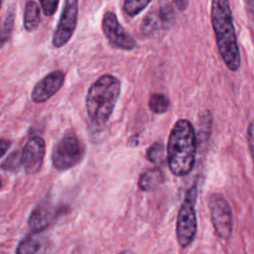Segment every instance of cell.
Segmentation results:
<instances>
[{
    "instance_id": "12",
    "label": "cell",
    "mask_w": 254,
    "mask_h": 254,
    "mask_svg": "<svg viewBox=\"0 0 254 254\" xmlns=\"http://www.w3.org/2000/svg\"><path fill=\"white\" fill-rule=\"evenodd\" d=\"M60 211V208L50 199L39 202L28 218L30 229L33 232H42L55 222Z\"/></svg>"
},
{
    "instance_id": "17",
    "label": "cell",
    "mask_w": 254,
    "mask_h": 254,
    "mask_svg": "<svg viewBox=\"0 0 254 254\" xmlns=\"http://www.w3.org/2000/svg\"><path fill=\"white\" fill-rule=\"evenodd\" d=\"M149 108L156 114H163L170 107V99L163 93H153L148 101Z\"/></svg>"
},
{
    "instance_id": "7",
    "label": "cell",
    "mask_w": 254,
    "mask_h": 254,
    "mask_svg": "<svg viewBox=\"0 0 254 254\" xmlns=\"http://www.w3.org/2000/svg\"><path fill=\"white\" fill-rule=\"evenodd\" d=\"M78 19V1L64 0V8L58 22V26L53 34L52 44L55 48L65 46L75 31Z\"/></svg>"
},
{
    "instance_id": "23",
    "label": "cell",
    "mask_w": 254,
    "mask_h": 254,
    "mask_svg": "<svg viewBox=\"0 0 254 254\" xmlns=\"http://www.w3.org/2000/svg\"><path fill=\"white\" fill-rule=\"evenodd\" d=\"M11 146V141L7 139H0V158H2Z\"/></svg>"
},
{
    "instance_id": "21",
    "label": "cell",
    "mask_w": 254,
    "mask_h": 254,
    "mask_svg": "<svg viewBox=\"0 0 254 254\" xmlns=\"http://www.w3.org/2000/svg\"><path fill=\"white\" fill-rule=\"evenodd\" d=\"M0 168L6 172H16L21 168L20 163V152L14 151L11 153L0 165Z\"/></svg>"
},
{
    "instance_id": "11",
    "label": "cell",
    "mask_w": 254,
    "mask_h": 254,
    "mask_svg": "<svg viewBox=\"0 0 254 254\" xmlns=\"http://www.w3.org/2000/svg\"><path fill=\"white\" fill-rule=\"evenodd\" d=\"M175 18V12L170 5H164L150 11L143 19L141 32L144 36H153L168 28Z\"/></svg>"
},
{
    "instance_id": "26",
    "label": "cell",
    "mask_w": 254,
    "mask_h": 254,
    "mask_svg": "<svg viewBox=\"0 0 254 254\" xmlns=\"http://www.w3.org/2000/svg\"><path fill=\"white\" fill-rule=\"evenodd\" d=\"M119 254H133V253L131 251H129V250H124V251L120 252Z\"/></svg>"
},
{
    "instance_id": "5",
    "label": "cell",
    "mask_w": 254,
    "mask_h": 254,
    "mask_svg": "<svg viewBox=\"0 0 254 254\" xmlns=\"http://www.w3.org/2000/svg\"><path fill=\"white\" fill-rule=\"evenodd\" d=\"M85 154V147L74 131H66L55 144L52 151V164L58 171H66L78 165Z\"/></svg>"
},
{
    "instance_id": "22",
    "label": "cell",
    "mask_w": 254,
    "mask_h": 254,
    "mask_svg": "<svg viewBox=\"0 0 254 254\" xmlns=\"http://www.w3.org/2000/svg\"><path fill=\"white\" fill-rule=\"evenodd\" d=\"M45 16H53L58 10L60 0H39Z\"/></svg>"
},
{
    "instance_id": "1",
    "label": "cell",
    "mask_w": 254,
    "mask_h": 254,
    "mask_svg": "<svg viewBox=\"0 0 254 254\" xmlns=\"http://www.w3.org/2000/svg\"><path fill=\"white\" fill-rule=\"evenodd\" d=\"M210 21L219 56L231 71L239 69L241 57L229 0H211Z\"/></svg>"
},
{
    "instance_id": "14",
    "label": "cell",
    "mask_w": 254,
    "mask_h": 254,
    "mask_svg": "<svg viewBox=\"0 0 254 254\" xmlns=\"http://www.w3.org/2000/svg\"><path fill=\"white\" fill-rule=\"evenodd\" d=\"M41 23V13L39 5L33 1L29 0L25 5L23 24L24 28L28 32L36 30Z\"/></svg>"
},
{
    "instance_id": "28",
    "label": "cell",
    "mask_w": 254,
    "mask_h": 254,
    "mask_svg": "<svg viewBox=\"0 0 254 254\" xmlns=\"http://www.w3.org/2000/svg\"><path fill=\"white\" fill-rule=\"evenodd\" d=\"M1 2H2V1H1V0H0V7H1Z\"/></svg>"
},
{
    "instance_id": "15",
    "label": "cell",
    "mask_w": 254,
    "mask_h": 254,
    "mask_svg": "<svg viewBox=\"0 0 254 254\" xmlns=\"http://www.w3.org/2000/svg\"><path fill=\"white\" fill-rule=\"evenodd\" d=\"M163 182V173L159 169H151L144 172L139 180L138 186L144 191H149L157 188Z\"/></svg>"
},
{
    "instance_id": "3",
    "label": "cell",
    "mask_w": 254,
    "mask_h": 254,
    "mask_svg": "<svg viewBox=\"0 0 254 254\" xmlns=\"http://www.w3.org/2000/svg\"><path fill=\"white\" fill-rule=\"evenodd\" d=\"M120 93V79L109 73L102 74L89 86L85 97V108L94 126L102 127L109 121Z\"/></svg>"
},
{
    "instance_id": "27",
    "label": "cell",
    "mask_w": 254,
    "mask_h": 254,
    "mask_svg": "<svg viewBox=\"0 0 254 254\" xmlns=\"http://www.w3.org/2000/svg\"><path fill=\"white\" fill-rule=\"evenodd\" d=\"M1 187H2V180L0 179V189H1Z\"/></svg>"
},
{
    "instance_id": "8",
    "label": "cell",
    "mask_w": 254,
    "mask_h": 254,
    "mask_svg": "<svg viewBox=\"0 0 254 254\" xmlns=\"http://www.w3.org/2000/svg\"><path fill=\"white\" fill-rule=\"evenodd\" d=\"M101 29L110 45L123 51H132L137 47L135 39L123 28L112 11H106L101 21Z\"/></svg>"
},
{
    "instance_id": "24",
    "label": "cell",
    "mask_w": 254,
    "mask_h": 254,
    "mask_svg": "<svg viewBox=\"0 0 254 254\" xmlns=\"http://www.w3.org/2000/svg\"><path fill=\"white\" fill-rule=\"evenodd\" d=\"M173 2L175 4L176 8L181 12L186 11L190 4V0H173Z\"/></svg>"
},
{
    "instance_id": "20",
    "label": "cell",
    "mask_w": 254,
    "mask_h": 254,
    "mask_svg": "<svg viewBox=\"0 0 254 254\" xmlns=\"http://www.w3.org/2000/svg\"><path fill=\"white\" fill-rule=\"evenodd\" d=\"M164 157L165 149L164 146L159 142L153 143L146 152V158L152 163H160L164 161Z\"/></svg>"
},
{
    "instance_id": "10",
    "label": "cell",
    "mask_w": 254,
    "mask_h": 254,
    "mask_svg": "<svg viewBox=\"0 0 254 254\" xmlns=\"http://www.w3.org/2000/svg\"><path fill=\"white\" fill-rule=\"evenodd\" d=\"M64 73L61 69L53 70L46 74L34 86L31 98L35 103H43L53 97L63 86Z\"/></svg>"
},
{
    "instance_id": "4",
    "label": "cell",
    "mask_w": 254,
    "mask_h": 254,
    "mask_svg": "<svg viewBox=\"0 0 254 254\" xmlns=\"http://www.w3.org/2000/svg\"><path fill=\"white\" fill-rule=\"evenodd\" d=\"M197 197V184H192L188 190L186 191L183 202L180 206L176 234L179 244L185 248L191 244L193 241L196 229H197V220H196V211H195V202Z\"/></svg>"
},
{
    "instance_id": "13",
    "label": "cell",
    "mask_w": 254,
    "mask_h": 254,
    "mask_svg": "<svg viewBox=\"0 0 254 254\" xmlns=\"http://www.w3.org/2000/svg\"><path fill=\"white\" fill-rule=\"evenodd\" d=\"M49 239L41 232H32L20 240L15 254H46Z\"/></svg>"
},
{
    "instance_id": "19",
    "label": "cell",
    "mask_w": 254,
    "mask_h": 254,
    "mask_svg": "<svg viewBox=\"0 0 254 254\" xmlns=\"http://www.w3.org/2000/svg\"><path fill=\"white\" fill-rule=\"evenodd\" d=\"M14 25L13 13H8L5 18L0 22V49L9 40Z\"/></svg>"
},
{
    "instance_id": "2",
    "label": "cell",
    "mask_w": 254,
    "mask_h": 254,
    "mask_svg": "<svg viewBox=\"0 0 254 254\" xmlns=\"http://www.w3.org/2000/svg\"><path fill=\"white\" fill-rule=\"evenodd\" d=\"M196 149L197 140L192 124L187 119H179L171 130L167 145V160L173 175L185 177L192 171Z\"/></svg>"
},
{
    "instance_id": "9",
    "label": "cell",
    "mask_w": 254,
    "mask_h": 254,
    "mask_svg": "<svg viewBox=\"0 0 254 254\" xmlns=\"http://www.w3.org/2000/svg\"><path fill=\"white\" fill-rule=\"evenodd\" d=\"M46 153V143L38 135L31 136L20 151V163L26 174L33 175L40 171Z\"/></svg>"
},
{
    "instance_id": "18",
    "label": "cell",
    "mask_w": 254,
    "mask_h": 254,
    "mask_svg": "<svg viewBox=\"0 0 254 254\" xmlns=\"http://www.w3.org/2000/svg\"><path fill=\"white\" fill-rule=\"evenodd\" d=\"M152 0H124L123 11L129 17H135L140 14Z\"/></svg>"
},
{
    "instance_id": "16",
    "label": "cell",
    "mask_w": 254,
    "mask_h": 254,
    "mask_svg": "<svg viewBox=\"0 0 254 254\" xmlns=\"http://www.w3.org/2000/svg\"><path fill=\"white\" fill-rule=\"evenodd\" d=\"M211 126H212V115L209 110H204L200 116L199 124H198V144L207 141L211 134Z\"/></svg>"
},
{
    "instance_id": "25",
    "label": "cell",
    "mask_w": 254,
    "mask_h": 254,
    "mask_svg": "<svg viewBox=\"0 0 254 254\" xmlns=\"http://www.w3.org/2000/svg\"><path fill=\"white\" fill-rule=\"evenodd\" d=\"M249 150H250V154H251V158L253 160V164H254V145L250 146L249 147Z\"/></svg>"
},
{
    "instance_id": "6",
    "label": "cell",
    "mask_w": 254,
    "mask_h": 254,
    "mask_svg": "<svg viewBox=\"0 0 254 254\" xmlns=\"http://www.w3.org/2000/svg\"><path fill=\"white\" fill-rule=\"evenodd\" d=\"M208 204L215 233L221 239H228L233 229L232 210L228 201L220 193H212Z\"/></svg>"
}]
</instances>
